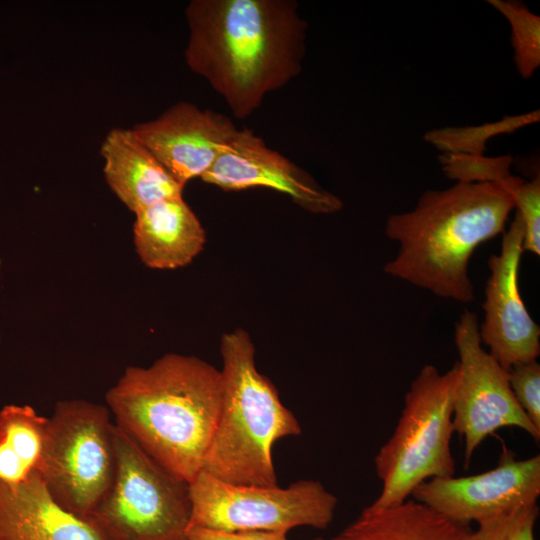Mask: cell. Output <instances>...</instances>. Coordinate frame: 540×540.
<instances>
[{
    "label": "cell",
    "mask_w": 540,
    "mask_h": 540,
    "mask_svg": "<svg viewBox=\"0 0 540 540\" xmlns=\"http://www.w3.org/2000/svg\"><path fill=\"white\" fill-rule=\"evenodd\" d=\"M184 52L239 119L302 71L308 23L294 0H192Z\"/></svg>",
    "instance_id": "cell-1"
},
{
    "label": "cell",
    "mask_w": 540,
    "mask_h": 540,
    "mask_svg": "<svg viewBox=\"0 0 540 540\" xmlns=\"http://www.w3.org/2000/svg\"><path fill=\"white\" fill-rule=\"evenodd\" d=\"M105 400L115 425L173 475L190 483L202 470L222 401L216 367L167 353L128 366Z\"/></svg>",
    "instance_id": "cell-2"
},
{
    "label": "cell",
    "mask_w": 540,
    "mask_h": 540,
    "mask_svg": "<svg viewBox=\"0 0 540 540\" xmlns=\"http://www.w3.org/2000/svg\"><path fill=\"white\" fill-rule=\"evenodd\" d=\"M521 180L457 182L425 191L412 210L388 217L385 233L399 250L383 271L438 297L473 302L470 258L482 243L505 232L515 210L512 191Z\"/></svg>",
    "instance_id": "cell-3"
},
{
    "label": "cell",
    "mask_w": 540,
    "mask_h": 540,
    "mask_svg": "<svg viewBox=\"0 0 540 540\" xmlns=\"http://www.w3.org/2000/svg\"><path fill=\"white\" fill-rule=\"evenodd\" d=\"M255 352L242 328L221 336L222 401L202 470L227 483L276 486L273 446L302 429L272 381L257 369Z\"/></svg>",
    "instance_id": "cell-4"
},
{
    "label": "cell",
    "mask_w": 540,
    "mask_h": 540,
    "mask_svg": "<svg viewBox=\"0 0 540 540\" xmlns=\"http://www.w3.org/2000/svg\"><path fill=\"white\" fill-rule=\"evenodd\" d=\"M457 377V362L444 373L425 365L411 382L394 432L374 458L382 488L370 507L400 504L421 483L454 476L451 438Z\"/></svg>",
    "instance_id": "cell-5"
},
{
    "label": "cell",
    "mask_w": 540,
    "mask_h": 540,
    "mask_svg": "<svg viewBox=\"0 0 540 540\" xmlns=\"http://www.w3.org/2000/svg\"><path fill=\"white\" fill-rule=\"evenodd\" d=\"M110 488L87 518L109 540H186L189 483L173 475L115 425Z\"/></svg>",
    "instance_id": "cell-6"
},
{
    "label": "cell",
    "mask_w": 540,
    "mask_h": 540,
    "mask_svg": "<svg viewBox=\"0 0 540 540\" xmlns=\"http://www.w3.org/2000/svg\"><path fill=\"white\" fill-rule=\"evenodd\" d=\"M115 423L107 406L59 401L48 417L37 468L56 502L87 520L113 481Z\"/></svg>",
    "instance_id": "cell-7"
},
{
    "label": "cell",
    "mask_w": 540,
    "mask_h": 540,
    "mask_svg": "<svg viewBox=\"0 0 540 540\" xmlns=\"http://www.w3.org/2000/svg\"><path fill=\"white\" fill-rule=\"evenodd\" d=\"M189 526L224 531L287 534L308 526L324 530L334 518L337 497L317 480L301 479L286 488L238 485L201 470L189 483Z\"/></svg>",
    "instance_id": "cell-8"
},
{
    "label": "cell",
    "mask_w": 540,
    "mask_h": 540,
    "mask_svg": "<svg viewBox=\"0 0 540 540\" xmlns=\"http://www.w3.org/2000/svg\"><path fill=\"white\" fill-rule=\"evenodd\" d=\"M474 312L465 311L455 324L454 341L459 360L453 401L454 432L464 439V464L475 450L502 427H517L535 441L538 430L516 401L509 372L486 350L479 336Z\"/></svg>",
    "instance_id": "cell-9"
},
{
    "label": "cell",
    "mask_w": 540,
    "mask_h": 540,
    "mask_svg": "<svg viewBox=\"0 0 540 540\" xmlns=\"http://www.w3.org/2000/svg\"><path fill=\"white\" fill-rule=\"evenodd\" d=\"M540 495V456L518 460L504 451L493 469L464 477L433 478L411 496L445 517L469 526L472 522L537 503Z\"/></svg>",
    "instance_id": "cell-10"
},
{
    "label": "cell",
    "mask_w": 540,
    "mask_h": 540,
    "mask_svg": "<svg viewBox=\"0 0 540 540\" xmlns=\"http://www.w3.org/2000/svg\"><path fill=\"white\" fill-rule=\"evenodd\" d=\"M523 236V223L516 212L503 233L499 254L488 259L484 320L478 326L481 343L506 370L536 360L540 354V327L529 314L518 285Z\"/></svg>",
    "instance_id": "cell-11"
},
{
    "label": "cell",
    "mask_w": 540,
    "mask_h": 540,
    "mask_svg": "<svg viewBox=\"0 0 540 540\" xmlns=\"http://www.w3.org/2000/svg\"><path fill=\"white\" fill-rule=\"evenodd\" d=\"M201 180L224 191L272 189L314 214H333L343 207L337 195L248 128L237 130Z\"/></svg>",
    "instance_id": "cell-12"
},
{
    "label": "cell",
    "mask_w": 540,
    "mask_h": 540,
    "mask_svg": "<svg viewBox=\"0 0 540 540\" xmlns=\"http://www.w3.org/2000/svg\"><path fill=\"white\" fill-rule=\"evenodd\" d=\"M133 131L183 186L212 167L237 128L224 114L179 101Z\"/></svg>",
    "instance_id": "cell-13"
},
{
    "label": "cell",
    "mask_w": 540,
    "mask_h": 540,
    "mask_svg": "<svg viewBox=\"0 0 540 540\" xmlns=\"http://www.w3.org/2000/svg\"><path fill=\"white\" fill-rule=\"evenodd\" d=\"M0 540L109 539L59 505L36 470L20 483H0Z\"/></svg>",
    "instance_id": "cell-14"
},
{
    "label": "cell",
    "mask_w": 540,
    "mask_h": 540,
    "mask_svg": "<svg viewBox=\"0 0 540 540\" xmlns=\"http://www.w3.org/2000/svg\"><path fill=\"white\" fill-rule=\"evenodd\" d=\"M100 154L107 184L134 214L161 200L183 196L185 186L166 170L133 129L110 130Z\"/></svg>",
    "instance_id": "cell-15"
},
{
    "label": "cell",
    "mask_w": 540,
    "mask_h": 540,
    "mask_svg": "<svg viewBox=\"0 0 540 540\" xmlns=\"http://www.w3.org/2000/svg\"><path fill=\"white\" fill-rule=\"evenodd\" d=\"M133 242L152 269L184 267L202 251L206 232L183 196L168 198L135 213Z\"/></svg>",
    "instance_id": "cell-16"
},
{
    "label": "cell",
    "mask_w": 540,
    "mask_h": 540,
    "mask_svg": "<svg viewBox=\"0 0 540 540\" xmlns=\"http://www.w3.org/2000/svg\"><path fill=\"white\" fill-rule=\"evenodd\" d=\"M471 529L415 501L367 506L330 540H469Z\"/></svg>",
    "instance_id": "cell-17"
},
{
    "label": "cell",
    "mask_w": 540,
    "mask_h": 540,
    "mask_svg": "<svg viewBox=\"0 0 540 540\" xmlns=\"http://www.w3.org/2000/svg\"><path fill=\"white\" fill-rule=\"evenodd\" d=\"M48 417L29 405L0 410V483L17 484L37 470Z\"/></svg>",
    "instance_id": "cell-18"
},
{
    "label": "cell",
    "mask_w": 540,
    "mask_h": 540,
    "mask_svg": "<svg viewBox=\"0 0 540 540\" xmlns=\"http://www.w3.org/2000/svg\"><path fill=\"white\" fill-rule=\"evenodd\" d=\"M508 21L514 63L521 77L530 78L540 65V18L520 1L489 0Z\"/></svg>",
    "instance_id": "cell-19"
},
{
    "label": "cell",
    "mask_w": 540,
    "mask_h": 540,
    "mask_svg": "<svg viewBox=\"0 0 540 540\" xmlns=\"http://www.w3.org/2000/svg\"><path fill=\"white\" fill-rule=\"evenodd\" d=\"M538 120L539 111L537 110L524 115L505 117L496 123L477 127L445 128L431 131L425 135V139L444 153L483 155L485 143L489 138L500 133L514 131Z\"/></svg>",
    "instance_id": "cell-20"
},
{
    "label": "cell",
    "mask_w": 540,
    "mask_h": 540,
    "mask_svg": "<svg viewBox=\"0 0 540 540\" xmlns=\"http://www.w3.org/2000/svg\"><path fill=\"white\" fill-rule=\"evenodd\" d=\"M440 162L445 175L457 182L507 184L514 178L510 173V156L444 153Z\"/></svg>",
    "instance_id": "cell-21"
},
{
    "label": "cell",
    "mask_w": 540,
    "mask_h": 540,
    "mask_svg": "<svg viewBox=\"0 0 540 540\" xmlns=\"http://www.w3.org/2000/svg\"><path fill=\"white\" fill-rule=\"evenodd\" d=\"M539 516L537 503L524 505L478 522L469 540H535L534 527Z\"/></svg>",
    "instance_id": "cell-22"
},
{
    "label": "cell",
    "mask_w": 540,
    "mask_h": 540,
    "mask_svg": "<svg viewBox=\"0 0 540 540\" xmlns=\"http://www.w3.org/2000/svg\"><path fill=\"white\" fill-rule=\"evenodd\" d=\"M523 227V252L540 255V178L522 181L512 193Z\"/></svg>",
    "instance_id": "cell-23"
},
{
    "label": "cell",
    "mask_w": 540,
    "mask_h": 540,
    "mask_svg": "<svg viewBox=\"0 0 540 540\" xmlns=\"http://www.w3.org/2000/svg\"><path fill=\"white\" fill-rule=\"evenodd\" d=\"M508 372L516 401L540 430V364L537 360L521 362L513 365Z\"/></svg>",
    "instance_id": "cell-24"
},
{
    "label": "cell",
    "mask_w": 540,
    "mask_h": 540,
    "mask_svg": "<svg viewBox=\"0 0 540 540\" xmlns=\"http://www.w3.org/2000/svg\"><path fill=\"white\" fill-rule=\"evenodd\" d=\"M186 540H288V538L287 534L278 532L224 531L189 526L186 532Z\"/></svg>",
    "instance_id": "cell-25"
},
{
    "label": "cell",
    "mask_w": 540,
    "mask_h": 540,
    "mask_svg": "<svg viewBox=\"0 0 540 540\" xmlns=\"http://www.w3.org/2000/svg\"><path fill=\"white\" fill-rule=\"evenodd\" d=\"M318 540H321V539H318Z\"/></svg>",
    "instance_id": "cell-26"
}]
</instances>
